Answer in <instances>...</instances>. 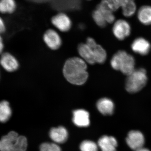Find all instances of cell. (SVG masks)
<instances>
[{"mask_svg":"<svg viewBox=\"0 0 151 151\" xmlns=\"http://www.w3.org/2000/svg\"><path fill=\"white\" fill-rule=\"evenodd\" d=\"M87 67L86 63L81 58H71L65 62L63 70V75L69 83L82 85L88 78Z\"/></svg>","mask_w":151,"mask_h":151,"instance_id":"6da1fadb","label":"cell"},{"mask_svg":"<svg viewBox=\"0 0 151 151\" xmlns=\"http://www.w3.org/2000/svg\"><path fill=\"white\" fill-rule=\"evenodd\" d=\"M111 64L113 69L119 70L127 76L135 69L134 58L124 50H119L113 55Z\"/></svg>","mask_w":151,"mask_h":151,"instance_id":"7a4b0ae2","label":"cell"},{"mask_svg":"<svg viewBox=\"0 0 151 151\" xmlns=\"http://www.w3.org/2000/svg\"><path fill=\"white\" fill-rule=\"evenodd\" d=\"M27 142L24 136L12 131L0 140V151H26Z\"/></svg>","mask_w":151,"mask_h":151,"instance_id":"3957f363","label":"cell"},{"mask_svg":"<svg viewBox=\"0 0 151 151\" xmlns=\"http://www.w3.org/2000/svg\"><path fill=\"white\" fill-rule=\"evenodd\" d=\"M147 80L145 69L143 68L135 69L132 73L127 76L125 88L129 93H137L145 87Z\"/></svg>","mask_w":151,"mask_h":151,"instance_id":"277c9868","label":"cell"},{"mask_svg":"<svg viewBox=\"0 0 151 151\" xmlns=\"http://www.w3.org/2000/svg\"><path fill=\"white\" fill-rule=\"evenodd\" d=\"M126 142L130 149L136 151L144 147L145 139L142 132L138 130H132L127 134Z\"/></svg>","mask_w":151,"mask_h":151,"instance_id":"5b68a950","label":"cell"},{"mask_svg":"<svg viewBox=\"0 0 151 151\" xmlns=\"http://www.w3.org/2000/svg\"><path fill=\"white\" fill-rule=\"evenodd\" d=\"M113 32L117 39L124 40L131 34V25L125 20L123 19L118 20L113 24Z\"/></svg>","mask_w":151,"mask_h":151,"instance_id":"8992f818","label":"cell"},{"mask_svg":"<svg viewBox=\"0 0 151 151\" xmlns=\"http://www.w3.org/2000/svg\"><path fill=\"white\" fill-rule=\"evenodd\" d=\"M0 65L3 69L8 72L16 71L19 68L17 60L9 52H3L1 55Z\"/></svg>","mask_w":151,"mask_h":151,"instance_id":"52a82bcc","label":"cell"},{"mask_svg":"<svg viewBox=\"0 0 151 151\" xmlns=\"http://www.w3.org/2000/svg\"><path fill=\"white\" fill-rule=\"evenodd\" d=\"M51 22L55 27L62 32L69 31L72 25L70 18L63 13H60L52 17Z\"/></svg>","mask_w":151,"mask_h":151,"instance_id":"ba28073f","label":"cell"},{"mask_svg":"<svg viewBox=\"0 0 151 151\" xmlns=\"http://www.w3.org/2000/svg\"><path fill=\"white\" fill-rule=\"evenodd\" d=\"M43 40L48 47L52 50L58 49L62 44L60 36L53 29H49L45 32L43 35Z\"/></svg>","mask_w":151,"mask_h":151,"instance_id":"9c48e42d","label":"cell"},{"mask_svg":"<svg viewBox=\"0 0 151 151\" xmlns=\"http://www.w3.org/2000/svg\"><path fill=\"white\" fill-rule=\"evenodd\" d=\"M78 50L81 58L85 62L90 64L96 63L95 52L92 47L89 46L86 43H81L78 45Z\"/></svg>","mask_w":151,"mask_h":151,"instance_id":"30bf717a","label":"cell"},{"mask_svg":"<svg viewBox=\"0 0 151 151\" xmlns=\"http://www.w3.org/2000/svg\"><path fill=\"white\" fill-rule=\"evenodd\" d=\"M131 47L135 53L145 55L148 54L150 50L151 45L150 42L143 37H138L134 40Z\"/></svg>","mask_w":151,"mask_h":151,"instance_id":"8fae6325","label":"cell"},{"mask_svg":"<svg viewBox=\"0 0 151 151\" xmlns=\"http://www.w3.org/2000/svg\"><path fill=\"white\" fill-rule=\"evenodd\" d=\"M73 122L79 127H86L90 125L89 114L84 109H78L73 111Z\"/></svg>","mask_w":151,"mask_h":151,"instance_id":"7c38bea8","label":"cell"},{"mask_svg":"<svg viewBox=\"0 0 151 151\" xmlns=\"http://www.w3.org/2000/svg\"><path fill=\"white\" fill-rule=\"evenodd\" d=\"M98 146L102 151H116L118 142L115 137L104 135L98 140Z\"/></svg>","mask_w":151,"mask_h":151,"instance_id":"4fadbf2b","label":"cell"},{"mask_svg":"<svg viewBox=\"0 0 151 151\" xmlns=\"http://www.w3.org/2000/svg\"><path fill=\"white\" fill-rule=\"evenodd\" d=\"M86 43L89 46L92 47L95 52V60L96 63H104L107 58V52L100 45L97 44L94 39L88 37L86 40Z\"/></svg>","mask_w":151,"mask_h":151,"instance_id":"5bb4252c","label":"cell"},{"mask_svg":"<svg viewBox=\"0 0 151 151\" xmlns=\"http://www.w3.org/2000/svg\"><path fill=\"white\" fill-rule=\"evenodd\" d=\"M97 108L98 111L104 116H111L114 113L115 105L111 99L104 97L97 101Z\"/></svg>","mask_w":151,"mask_h":151,"instance_id":"9a60e30c","label":"cell"},{"mask_svg":"<svg viewBox=\"0 0 151 151\" xmlns=\"http://www.w3.org/2000/svg\"><path fill=\"white\" fill-rule=\"evenodd\" d=\"M50 137L57 144H62L67 140L68 133L66 129L63 127L52 128L49 133Z\"/></svg>","mask_w":151,"mask_h":151,"instance_id":"2e32d148","label":"cell"},{"mask_svg":"<svg viewBox=\"0 0 151 151\" xmlns=\"http://www.w3.org/2000/svg\"><path fill=\"white\" fill-rule=\"evenodd\" d=\"M137 18L139 21L145 25L151 24V6H142L137 13Z\"/></svg>","mask_w":151,"mask_h":151,"instance_id":"e0dca14e","label":"cell"},{"mask_svg":"<svg viewBox=\"0 0 151 151\" xmlns=\"http://www.w3.org/2000/svg\"><path fill=\"white\" fill-rule=\"evenodd\" d=\"M12 110L8 101L3 100L0 101V122L6 123L10 119Z\"/></svg>","mask_w":151,"mask_h":151,"instance_id":"ac0fdd59","label":"cell"},{"mask_svg":"<svg viewBox=\"0 0 151 151\" xmlns=\"http://www.w3.org/2000/svg\"><path fill=\"white\" fill-rule=\"evenodd\" d=\"M96 9L103 14L108 23L112 24L115 22V15L113 14V11L108 6L107 0H102Z\"/></svg>","mask_w":151,"mask_h":151,"instance_id":"d6986e66","label":"cell"},{"mask_svg":"<svg viewBox=\"0 0 151 151\" xmlns=\"http://www.w3.org/2000/svg\"><path fill=\"white\" fill-rule=\"evenodd\" d=\"M17 8L16 0H0V14H11L15 12Z\"/></svg>","mask_w":151,"mask_h":151,"instance_id":"ffe728a7","label":"cell"},{"mask_svg":"<svg viewBox=\"0 0 151 151\" xmlns=\"http://www.w3.org/2000/svg\"><path fill=\"white\" fill-rule=\"evenodd\" d=\"M124 16L130 17L134 14L137 11V6L134 1H132L122 7Z\"/></svg>","mask_w":151,"mask_h":151,"instance_id":"44dd1931","label":"cell"},{"mask_svg":"<svg viewBox=\"0 0 151 151\" xmlns=\"http://www.w3.org/2000/svg\"><path fill=\"white\" fill-rule=\"evenodd\" d=\"M92 18L95 23L100 27H105L108 24L103 14L98 9H96L93 12Z\"/></svg>","mask_w":151,"mask_h":151,"instance_id":"7402d4cb","label":"cell"},{"mask_svg":"<svg viewBox=\"0 0 151 151\" xmlns=\"http://www.w3.org/2000/svg\"><path fill=\"white\" fill-rule=\"evenodd\" d=\"M98 145L92 141L85 140L81 143L80 149L81 151H98Z\"/></svg>","mask_w":151,"mask_h":151,"instance_id":"603a6c76","label":"cell"},{"mask_svg":"<svg viewBox=\"0 0 151 151\" xmlns=\"http://www.w3.org/2000/svg\"><path fill=\"white\" fill-rule=\"evenodd\" d=\"M40 151H61L60 147L55 143H44L41 145Z\"/></svg>","mask_w":151,"mask_h":151,"instance_id":"cb8c5ba5","label":"cell"},{"mask_svg":"<svg viewBox=\"0 0 151 151\" xmlns=\"http://www.w3.org/2000/svg\"><path fill=\"white\" fill-rule=\"evenodd\" d=\"M108 6L113 12L118 10L121 7L117 0H107Z\"/></svg>","mask_w":151,"mask_h":151,"instance_id":"d4e9b609","label":"cell"},{"mask_svg":"<svg viewBox=\"0 0 151 151\" xmlns=\"http://www.w3.org/2000/svg\"><path fill=\"white\" fill-rule=\"evenodd\" d=\"M6 25L4 19L0 16V35L6 32Z\"/></svg>","mask_w":151,"mask_h":151,"instance_id":"484cf974","label":"cell"},{"mask_svg":"<svg viewBox=\"0 0 151 151\" xmlns=\"http://www.w3.org/2000/svg\"><path fill=\"white\" fill-rule=\"evenodd\" d=\"M4 49V43L1 35H0V55L3 53Z\"/></svg>","mask_w":151,"mask_h":151,"instance_id":"4316f807","label":"cell"},{"mask_svg":"<svg viewBox=\"0 0 151 151\" xmlns=\"http://www.w3.org/2000/svg\"><path fill=\"white\" fill-rule=\"evenodd\" d=\"M117 1L122 7L123 6L127 4L128 3L132 1H134V0H117Z\"/></svg>","mask_w":151,"mask_h":151,"instance_id":"83f0119b","label":"cell"},{"mask_svg":"<svg viewBox=\"0 0 151 151\" xmlns=\"http://www.w3.org/2000/svg\"><path fill=\"white\" fill-rule=\"evenodd\" d=\"M136 151H151L149 149L147 148H145L143 147L142 148L139 149V150H137Z\"/></svg>","mask_w":151,"mask_h":151,"instance_id":"f1b7e54d","label":"cell"},{"mask_svg":"<svg viewBox=\"0 0 151 151\" xmlns=\"http://www.w3.org/2000/svg\"><path fill=\"white\" fill-rule=\"evenodd\" d=\"M0 77H1V72H0Z\"/></svg>","mask_w":151,"mask_h":151,"instance_id":"f546056e","label":"cell"}]
</instances>
